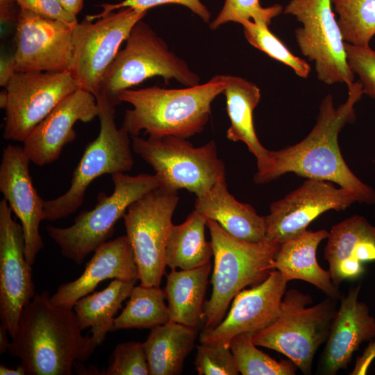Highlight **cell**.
<instances>
[{"instance_id": "obj_40", "label": "cell", "mask_w": 375, "mask_h": 375, "mask_svg": "<svg viewBox=\"0 0 375 375\" xmlns=\"http://www.w3.org/2000/svg\"><path fill=\"white\" fill-rule=\"evenodd\" d=\"M365 271L362 262L351 256L342 260L338 269L340 283L347 278H356L360 276Z\"/></svg>"}, {"instance_id": "obj_1", "label": "cell", "mask_w": 375, "mask_h": 375, "mask_svg": "<svg viewBox=\"0 0 375 375\" xmlns=\"http://www.w3.org/2000/svg\"><path fill=\"white\" fill-rule=\"evenodd\" d=\"M348 97L339 107L331 94L322 101L317 122L299 142L278 151H269L265 168L254 176L256 183H265L292 172L309 179L338 184L357 195L360 202L375 203V191L360 181L345 162L338 144V134L356 119L354 106L363 94L359 81L347 85Z\"/></svg>"}, {"instance_id": "obj_36", "label": "cell", "mask_w": 375, "mask_h": 375, "mask_svg": "<svg viewBox=\"0 0 375 375\" xmlns=\"http://www.w3.org/2000/svg\"><path fill=\"white\" fill-rule=\"evenodd\" d=\"M199 375H236L239 374L229 347L201 343L197 347L194 361Z\"/></svg>"}, {"instance_id": "obj_44", "label": "cell", "mask_w": 375, "mask_h": 375, "mask_svg": "<svg viewBox=\"0 0 375 375\" xmlns=\"http://www.w3.org/2000/svg\"><path fill=\"white\" fill-rule=\"evenodd\" d=\"M63 8L76 16L82 10L83 0H58Z\"/></svg>"}, {"instance_id": "obj_28", "label": "cell", "mask_w": 375, "mask_h": 375, "mask_svg": "<svg viewBox=\"0 0 375 375\" xmlns=\"http://www.w3.org/2000/svg\"><path fill=\"white\" fill-rule=\"evenodd\" d=\"M207 218L194 210L181 224H172L165 248L166 266L172 270L195 269L210 262L211 242L206 239Z\"/></svg>"}, {"instance_id": "obj_27", "label": "cell", "mask_w": 375, "mask_h": 375, "mask_svg": "<svg viewBox=\"0 0 375 375\" xmlns=\"http://www.w3.org/2000/svg\"><path fill=\"white\" fill-rule=\"evenodd\" d=\"M137 281L113 279L103 290L79 299L73 309L82 331L90 327L97 346L112 331L114 319L122 303L129 297Z\"/></svg>"}, {"instance_id": "obj_11", "label": "cell", "mask_w": 375, "mask_h": 375, "mask_svg": "<svg viewBox=\"0 0 375 375\" xmlns=\"http://www.w3.org/2000/svg\"><path fill=\"white\" fill-rule=\"evenodd\" d=\"M331 0H290L284 8L302 24L295 38L301 53L315 62L317 78L327 85L354 82L345 42Z\"/></svg>"}, {"instance_id": "obj_25", "label": "cell", "mask_w": 375, "mask_h": 375, "mask_svg": "<svg viewBox=\"0 0 375 375\" xmlns=\"http://www.w3.org/2000/svg\"><path fill=\"white\" fill-rule=\"evenodd\" d=\"M196 327L169 321L151 330L143 342L149 375H177L193 349Z\"/></svg>"}, {"instance_id": "obj_31", "label": "cell", "mask_w": 375, "mask_h": 375, "mask_svg": "<svg viewBox=\"0 0 375 375\" xmlns=\"http://www.w3.org/2000/svg\"><path fill=\"white\" fill-rule=\"evenodd\" d=\"M345 42L368 47L375 35V0H331Z\"/></svg>"}, {"instance_id": "obj_5", "label": "cell", "mask_w": 375, "mask_h": 375, "mask_svg": "<svg viewBox=\"0 0 375 375\" xmlns=\"http://www.w3.org/2000/svg\"><path fill=\"white\" fill-rule=\"evenodd\" d=\"M114 190L110 195L100 192L94 208L80 212L72 225L56 227L49 225L46 231L60 248L61 254L76 265L108 241L116 222L133 202L160 187L155 174L112 175Z\"/></svg>"}, {"instance_id": "obj_34", "label": "cell", "mask_w": 375, "mask_h": 375, "mask_svg": "<svg viewBox=\"0 0 375 375\" xmlns=\"http://www.w3.org/2000/svg\"><path fill=\"white\" fill-rule=\"evenodd\" d=\"M282 12L283 7L279 4L264 8L259 0H225L216 18L209 23V27L211 30H216L226 23L240 24L245 20L269 25L272 19Z\"/></svg>"}, {"instance_id": "obj_48", "label": "cell", "mask_w": 375, "mask_h": 375, "mask_svg": "<svg viewBox=\"0 0 375 375\" xmlns=\"http://www.w3.org/2000/svg\"><path fill=\"white\" fill-rule=\"evenodd\" d=\"M17 0H0V3H4V2H16Z\"/></svg>"}, {"instance_id": "obj_37", "label": "cell", "mask_w": 375, "mask_h": 375, "mask_svg": "<svg viewBox=\"0 0 375 375\" xmlns=\"http://www.w3.org/2000/svg\"><path fill=\"white\" fill-rule=\"evenodd\" d=\"M347 62L362 84L363 94L375 99V50L345 42Z\"/></svg>"}, {"instance_id": "obj_13", "label": "cell", "mask_w": 375, "mask_h": 375, "mask_svg": "<svg viewBox=\"0 0 375 375\" xmlns=\"http://www.w3.org/2000/svg\"><path fill=\"white\" fill-rule=\"evenodd\" d=\"M78 88L69 71L16 72L8 93L3 137L23 142L68 95Z\"/></svg>"}, {"instance_id": "obj_43", "label": "cell", "mask_w": 375, "mask_h": 375, "mask_svg": "<svg viewBox=\"0 0 375 375\" xmlns=\"http://www.w3.org/2000/svg\"><path fill=\"white\" fill-rule=\"evenodd\" d=\"M372 345L366 349L362 358L358 359L356 365L351 374H365L367 366L370 363L371 360L375 356V342L371 344Z\"/></svg>"}, {"instance_id": "obj_49", "label": "cell", "mask_w": 375, "mask_h": 375, "mask_svg": "<svg viewBox=\"0 0 375 375\" xmlns=\"http://www.w3.org/2000/svg\"><path fill=\"white\" fill-rule=\"evenodd\" d=\"M372 233H373L374 236L375 237V226H372Z\"/></svg>"}, {"instance_id": "obj_23", "label": "cell", "mask_w": 375, "mask_h": 375, "mask_svg": "<svg viewBox=\"0 0 375 375\" xmlns=\"http://www.w3.org/2000/svg\"><path fill=\"white\" fill-rule=\"evenodd\" d=\"M328 235L326 230H306L299 236L283 242L273 267L288 282L294 279L306 281L328 297L337 299L340 297L338 288L333 283L329 271L322 269L317 260V247Z\"/></svg>"}, {"instance_id": "obj_26", "label": "cell", "mask_w": 375, "mask_h": 375, "mask_svg": "<svg viewBox=\"0 0 375 375\" xmlns=\"http://www.w3.org/2000/svg\"><path fill=\"white\" fill-rule=\"evenodd\" d=\"M211 268L209 262L195 269L172 270L167 275L164 292L170 321L196 328L200 324Z\"/></svg>"}, {"instance_id": "obj_18", "label": "cell", "mask_w": 375, "mask_h": 375, "mask_svg": "<svg viewBox=\"0 0 375 375\" xmlns=\"http://www.w3.org/2000/svg\"><path fill=\"white\" fill-rule=\"evenodd\" d=\"M30 162L23 147L8 144L3 148L0 164V191L21 222L25 256L33 265L44 247L39 228L44 220V200L33 184Z\"/></svg>"}, {"instance_id": "obj_2", "label": "cell", "mask_w": 375, "mask_h": 375, "mask_svg": "<svg viewBox=\"0 0 375 375\" xmlns=\"http://www.w3.org/2000/svg\"><path fill=\"white\" fill-rule=\"evenodd\" d=\"M50 297L36 293L24 307L7 351L28 375H70L97 347L81 333L74 309L53 305Z\"/></svg>"}, {"instance_id": "obj_20", "label": "cell", "mask_w": 375, "mask_h": 375, "mask_svg": "<svg viewBox=\"0 0 375 375\" xmlns=\"http://www.w3.org/2000/svg\"><path fill=\"white\" fill-rule=\"evenodd\" d=\"M110 278L139 280L134 253L126 235L98 247L83 274L74 281L61 284L50 301L53 305L73 308L79 299L92 292L101 281Z\"/></svg>"}, {"instance_id": "obj_12", "label": "cell", "mask_w": 375, "mask_h": 375, "mask_svg": "<svg viewBox=\"0 0 375 375\" xmlns=\"http://www.w3.org/2000/svg\"><path fill=\"white\" fill-rule=\"evenodd\" d=\"M147 11L123 8L96 22L85 18L73 28L74 51L69 71L79 88L96 97L101 81L133 27Z\"/></svg>"}, {"instance_id": "obj_45", "label": "cell", "mask_w": 375, "mask_h": 375, "mask_svg": "<svg viewBox=\"0 0 375 375\" xmlns=\"http://www.w3.org/2000/svg\"><path fill=\"white\" fill-rule=\"evenodd\" d=\"M1 375H26L24 368L21 364L17 366L15 369H10L4 365H0Z\"/></svg>"}, {"instance_id": "obj_29", "label": "cell", "mask_w": 375, "mask_h": 375, "mask_svg": "<svg viewBox=\"0 0 375 375\" xmlns=\"http://www.w3.org/2000/svg\"><path fill=\"white\" fill-rule=\"evenodd\" d=\"M164 290L159 287L134 286L125 308L115 317L112 331L150 328L170 321Z\"/></svg>"}, {"instance_id": "obj_10", "label": "cell", "mask_w": 375, "mask_h": 375, "mask_svg": "<svg viewBox=\"0 0 375 375\" xmlns=\"http://www.w3.org/2000/svg\"><path fill=\"white\" fill-rule=\"evenodd\" d=\"M178 200V191L158 187L130 205L123 216L144 286H160L167 267V237Z\"/></svg>"}, {"instance_id": "obj_15", "label": "cell", "mask_w": 375, "mask_h": 375, "mask_svg": "<svg viewBox=\"0 0 375 375\" xmlns=\"http://www.w3.org/2000/svg\"><path fill=\"white\" fill-rule=\"evenodd\" d=\"M74 27L19 9L13 54L17 72L69 71Z\"/></svg>"}, {"instance_id": "obj_35", "label": "cell", "mask_w": 375, "mask_h": 375, "mask_svg": "<svg viewBox=\"0 0 375 375\" xmlns=\"http://www.w3.org/2000/svg\"><path fill=\"white\" fill-rule=\"evenodd\" d=\"M103 375H149L143 343L126 342L117 344Z\"/></svg>"}, {"instance_id": "obj_30", "label": "cell", "mask_w": 375, "mask_h": 375, "mask_svg": "<svg viewBox=\"0 0 375 375\" xmlns=\"http://www.w3.org/2000/svg\"><path fill=\"white\" fill-rule=\"evenodd\" d=\"M324 257L329 264L333 283L340 285L338 269L340 262L351 256L359 242L375 239L372 226L361 215H353L334 225L328 232Z\"/></svg>"}, {"instance_id": "obj_17", "label": "cell", "mask_w": 375, "mask_h": 375, "mask_svg": "<svg viewBox=\"0 0 375 375\" xmlns=\"http://www.w3.org/2000/svg\"><path fill=\"white\" fill-rule=\"evenodd\" d=\"M287 283L279 271L273 269L261 283L241 290L228 315L216 326L203 329L200 342L229 347L235 336L255 333L269 326L279 315Z\"/></svg>"}, {"instance_id": "obj_39", "label": "cell", "mask_w": 375, "mask_h": 375, "mask_svg": "<svg viewBox=\"0 0 375 375\" xmlns=\"http://www.w3.org/2000/svg\"><path fill=\"white\" fill-rule=\"evenodd\" d=\"M17 5L43 17L57 19L75 26L78 23L76 16L65 10L58 0H17Z\"/></svg>"}, {"instance_id": "obj_16", "label": "cell", "mask_w": 375, "mask_h": 375, "mask_svg": "<svg viewBox=\"0 0 375 375\" xmlns=\"http://www.w3.org/2000/svg\"><path fill=\"white\" fill-rule=\"evenodd\" d=\"M6 200L0 201V319L12 338L24 307L35 295L32 265L26 258L22 225L12 217Z\"/></svg>"}, {"instance_id": "obj_19", "label": "cell", "mask_w": 375, "mask_h": 375, "mask_svg": "<svg viewBox=\"0 0 375 375\" xmlns=\"http://www.w3.org/2000/svg\"><path fill=\"white\" fill-rule=\"evenodd\" d=\"M99 114L96 97L78 88L60 101L24 140L26 155L38 166L52 163L59 158L63 147L76 139L74 124L91 122Z\"/></svg>"}, {"instance_id": "obj_41", "label": "cell", "mask_w": 375, "mask_h": 375, "mask_svg": "<svg viewBox=\"0 0 375 375\" xmlns=\"http://www.w3.org/2000/svg\"><path fill=\"white\" fill-rule=\"evenodd\" d=\"M351 256L360 262L375 260V239L364 240L356 244Z\"/></svg>"}, {"instance_id": "obj_38", "label": "cell", "mask_w": 375, "mask_h": 375, "mask_svg": "<svg viewBox=\"0 0 375 375\" xmlns=\"http://www.w3.org/2000/svg\"><path fill=\"white\" fill-rule=\"evenodd\" d=\"M178 4L189 8L199 16L205 23H209L211 14L207 7L200 0H124L118 3H103V10L98 15H87L86 17L93 21L104 15L123 8H133L144 11L162 4Z\"/></svg>"}, {"instance_id": "obj_46", "label": "cell", "mask_w": 375, "mask_h": 375, "mask_svg": "<svg viewBox=\"0 0 375 375\" xmlns=\"http://www.w3.org/2000/svg\"><path fill=\"white\" fill-rule=\"evenodd\" d=\"M7 333L8 330L6 327L1 324L0 326V353H3L8 351L10 341L8 340Z\"/></svg>"}, {"instance_id": "obj_7", "label": "cell", "mask_w": 375, "mask_h": 375, "mask_svg": "<svg viewBox=\"0 0 375 375\" xmlns=\"http://www.w3.org/2000/svg\"><path fill=\"white\" fill-rule=\"evenodd\" d=\"M125 42L124 48L108 68L97 96H105L117 106L120 92L154 76H160L166 82L174 79L185 87L200 84L199 74L171 51L142 19L133 27Z\"/></svg>"}, {"instance_id": "obj_4", "label": "cell", "mask_w": 375, "mask_h": 375, "mask_svg": "<svg viewBox=\"0 0 375 375\" xmlns=\"http://www.w3.org/2000/svg\"><path fill=\"white\" fill-rule=\"evenodd\" d=\"M214 266L210 299L203 306V328L216 326L235 295L245 287L263 281L274 269L281 244L265 240L253 242L237 238L217 222L207 219Z\"/></svg>"}, {"instance_id": "obj_3", "label": "cell", "mask_w": 375, "mask_h": 375, "mask_svg": "<svg viewBox=\"0 0 375 375\" xmlns=\"http://www.w3.org/2000/svg\"><path fill=\"white\" fill-rule=\"evenodd\" d=\"M223 75L194 86L168 89L152 86L128 89L117 96L132 106L125 111L122 127L131 135L142 131L150 137L189 138L201 133L209 121L211 105L225 88Z\"/></svg>"}, {"instance_id": "obj_22", "label": "cell", "mask_w": 375, "mask_h": 375, "mask_svg": "<svg viewBox=\"0 0 375 375\" xmlns=\"http://www.w3.org/2000/svg\"><path fill=\"white\" fill-rule=\"evenodd\" d=\"M194 210L237 238L253 242L266 240L265 216L259 215L251 205L238 201L228 192L226 178L197 197Z\"/></svg>"}, {"instance_id": "obj_8", "label": "cell", "mask_w": 375, "mask_h": 375, "mask_svg": "<svg viewBox=\"0 0 375 375\" xmlns=\"http://www.w3.org/2000/svg\"><path fill=\"white\" fill-rule=\"evenodd\" d=\"M96 97L100 131L90 142L74 169L69 189L57 198L44 200V220L67 217L82 205L90 184L103 174L126 173L133 165L130 135L115 123L116 105L103 95Z\"/></svg>"}, {"instance_id": "obj_21", "label": "cell", "mask_w": 375, "mask_h": 375, "mask_svg": "<svg viewBox=\"0 0 375 375\" xmlns=\"http://www.w3.org/2000/svg\"><path fill=\"white\" fill-rule=\"evenodd\" d=\"M360 290V285L351 288L341 299L320 361L322 374L334 375L346 369L360 345L375 337V319L358 301Z\"/></svg>"}, {"instance_id": "obj_42", "label": "cell", "mask_w": 375, "mask_h": 375, "mask_svg": "<svg viewBox=\"0 0 375 375\" xmlns=\"http://www.w3.org/2000/svg\"><path fill=\"white\" fill-rule=\"evenodd\" d=\"M17 72L14 56H3L0 61V85L6 88Z\"/></svg>"}, {"instance_id": "obj_14", "label": "cell", "mask_w": 375, "mask_h": 375, "mask_svg": "<svg viewBox=\"0 0 375 375\" xmlns=\"http://www.w3.org/2000/svg\"><path fill=\"white\" fill-rule=\"evenodd\" d=\"M360 202L353 192L332 182L308 178L283 199L272 203L265 216L266 239L280 244L295 238L326 211L344 210Z\"/></svg>"}, {"instance_id": "obj_6", "label": "cell", "mask_w": 375, "mask_h": 375, "mask_svg": "<svg viewBox=\"0 0 375 375\" xmlns=\"http://www.w3.org/2000/svg\"><path fill=\"white\" fill-rule=\"evenodd\" d=\"M335 299L313 306L312 299L296 289L285 292L276 319L253 335L256 346L286 356L304 374H311L315 355L326 342L336 314Z\"/></svg>"}, {"instance_id": "obj_9", "label": "cell", "mask_w": 375, "mask_h": 375, "mask_svg": "<svg viewBox=\"0 0 375 375\" xmlns=\"http://www.w3.org/2000/svg\"><path fill=\"white\" fill-rule=\"evenodd\" d=\"M131 138L133 151L153 169L160 187L185 189L197 197L226 178L225 165L214 140L196 147L187 139L173 135Z\"/></svg>"}, {"instance_id": "obj_33", "label": "cell", "mask_w": 375, "mask_h": 375, "mask_svg": "<svg viewBox=\"0 0 375 375\" xmlns=\"http://www.w3.org/2000/svg\"><path fill=\"white\" fill-rule=\"evenodd\" d=\"M244 35L253 47L264 52L270 58L278 60L293 69L299 77L306 78L310 72L309 64L294 55L283 42L269 29L265 23H256L245 20L240 23Z\"/></svg>"}, {"instance_id": "obj_32", "label": "cell", "mask_w": 375, "mask_h": 375, "mask_svg": "<svg viewBox=\"0 0 375 375\" xmlns=\"http://www.w3.org/2000/svg\"><path fill=\"white\" fill-rule=\"evenodd\" d=\"M251 333L235 336L229 347L239 372L242 375H293L297 367L289 360L277 361L259 350Z\"/></svg>"}, {"instance_id": "obj_47", "label": "cell", "mask_w": 375, "mask_h": 375, "mask_svg": "<svg viewBox=\"0 0 375 375\" xmlns=\"http://www.w3.org/2000/svg\"><path fill=\"white\" fill-rule=\"evenodd\" d=\"M8 103V93L6 90H1L0 92V108L5 110Z\"/></svg>"}, {"instance_id": "obj_24", "label": "cell", "mask_w": 375, "mask_h": 375, "mask_svg": "<svg viewBox=\"0 0 375 375\" xmlns=\"http://www.w3.org/2000/svg\"><path fill=\"white\" fill-rule=\"evenodd\" d=\"M226 85L223 94L230 126L226 138L233 142H242L256 157L258 171L266 166L269 150L259 141L253 124V111L260 101V88L253 83L240 76L223 75Z\"/></svg>"}]
</instances>
